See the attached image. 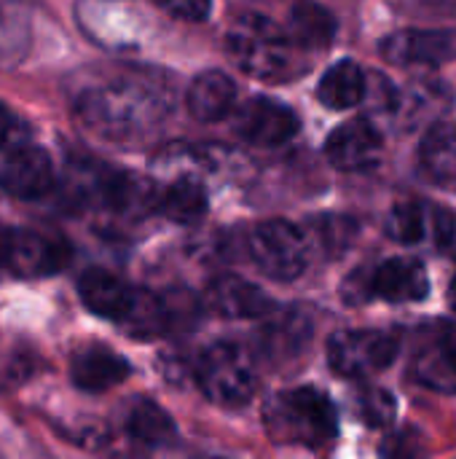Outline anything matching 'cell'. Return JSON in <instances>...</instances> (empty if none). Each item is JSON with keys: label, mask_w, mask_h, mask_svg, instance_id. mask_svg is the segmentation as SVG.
Returning <instances> with one entry per match:
<instances>
[{"label": "cell", "mask_w": 456, "mask_h": 459, "mask_svg": "<svg viewBox=\"0 0 456 459\" xmlns=\"http://www.w3.org/2000/svg\"><path fill=\"white\" fill-rule=\"evenodd\" d=\"M449 301H452V307L456 309V277L452 280V290H449Z\"/></svg>", "instance_id": "cell-31"}, {"label": "cell", "mask_w": 456, "mask_h": 459, "mask_svg": "<svg viewBox=\"0 0 456 459\" xmlns=\"http://www.w3.org/2000/svg\"><path fill=\"white\" fill-rule=\"evenodd\" d=\"M30 13L32 0H0V65H13L24 56Z\"/></svg>", "instance_id": "cell-23"}, {"label": "cell", "mask_w": 456, "mask_h": 459, "mask_svg": "<svg viewBox=\"0 0 456 459\" xmlns=\"http://www.w3.org/2000/svg\"><path fill=\"white\" fill-rule=\"evenodd\" d=\"M247 250L253 264L277 282L298 280L309 264V239L290 221H266L255 226Z\"/></svg>", "instance_id": "cell-5"}, {"label": "cell", "mask_w": 456, "mask_h": 459, "mask_svg": "<svg viewBox=\"0 0 456 459\" xmlns=\"http://www.w3.org/2000/svg\"><path fill=\"white\" fill-rule=\"evenodd\" d=\"M382 132L368 118H352L336 126L325 143L328 161L341 172H363L379 164Z\"/></svg>", "instance_id": "cell-10"}, {"label": "cell", "mask_w": 456, "mask_h": 459, "mask_svg": "<svg viewBox=\"0 0 456 459\" xmlns=\"http://www.w3.org/2000/svg\"><path fill=\"white\" fill-rule=\"evenodd\" d=\"M207 304L228 320H255L274 309L269 293L237 274H223L212 280L207 288Z\"/></svg>", "instance_id": "cell-13"}, {"label": "cell", "mask_w": 456, "mask_h": 459, "mask_svg": "<svg viewBox=\"0 0 456 459\" xmlns=\"http://www.w3.org/2000/svg\"><path fill=\"white\" fill-rule=\"evenodd\" d=\"M314 234L320 239V245L331 253V255H339L349 247V242L355 239L357 234V226L352 218H341V215H328V218H320L314 223Z\"/></svg>", "instance_id": "cell-27"}, {"label": "cell", "mask_w": 456, "mask_h": 459, "mask_svg": "<svg viewBox=\"0 0 456 459\" xmlns=\"http://www.w3.org/2000/svg\"><path fill=\"white\" fill-rule=\"evenodd\" d=\"M285 32L296 48L320 51V48L331 46V40L336 35V19L331 16L328 8H323L317 3H298L290 11Z\"/></svg>", "instance_id": "cell-20"}, {"label": "cell", "mask_w": 456, "mask_h": 459, "mask_svg": "<svg viewBox=\"0 0 456 459\" xmlns=\"http://www.w3.org/2000/svg\"><path fill=\"white\" fill-rule=\"evenodd\" d=\"M430 223H433V231H435V242H438L441 247H443V245H449V242L454 239L456 223H454V215H452L449 210L433 207V210H430Z\"/></svg>", "instance_id": "cell-30"}, {"label": "cell", "mask_w": 456, "mask_h": 459, "mask_svg": "<svg viewBox=\"0 0 456 459\" xmlns=\"http://www.w3.org/2000/svg\"><path fill=\"white\" fill-rule=\"evenodd\" d=\"M293 48L285 27L261 13H245L228 30L231 59L261 81H282L293 67Z\"/></svg>", "instance_id": "cell-3"}, {"label": "cell", "mask_w": 456, "mask_h": 459, "mask_svg": "<svg viewBox=\"0 0 456 459\" xmlns=\"http://www.w3.org/2000/svg\"><path fill=\"white\" fill-rule=\"evenodd\" d=\"M129 360L102 344H89L78 350L70 360V379L83 393H105L129 379Z\"/></svg>", "instance_id": "cell-12"}, {"label": "cell", "mask_w": 456, "mask_h": 459, "mask_svg": "<svg viewBox=\"0 0 456 459\" xmlns=\"http://www.w3.org/2000/svg\"><path fill=\"white\" fill-rule=\"evenodd\" d=\"M366 86L368 78L363 67L352 59H341L333 67H328L325 75L320 78L317 97L331 110H349L366 100Z\"/></svg>", "instance_id": "cell-18"}, {"label": "cell", "mask_w": 456, "mask_h": 459, "mask_svg": "<svg viewBox=\"0 0 456 459\" xmlns=\"http://www.w3.org/2000/svg\"><path fill=\"white\" fill-rule=\"evenodd\" d=\"M73 258L67 239L27 229L0 231V269L16 277H46L65 269Z\"/></svg>", "instance_id": "cell-6"}, {"label": "cell", "mask_w": 456, "mask_h": 459, "mask_svg": "<svg viewBox=\"0 0 456 459\" xmlns=\"http://www.w3.org/2000/svg\"><path fill=\"white\" fill-rule=\"evenodd\" d=\"M156 207L164 218L175 223H199L207 212V188L202 186V180L180 175L156 196Z\"/></svg>", "instance_id": "cell-19"}, {"label": "cell", "mask_w": 456, "mask_h": 459, "mask_svg": "<svg viewBox=\"0 0 456 459\" xmlns=\"http://www.w3.org/2000/svg\"><path fill=\"white\" fill-rule=\"evenodd\" d=\"M425 172L438 183L456 180V124L438 121L427 129L419 145Z\"/></svg>", "instance_id": "cell-21"}, {"label": "cell", "mask_w": 456, "mask_h": 459, "mask_svg": "<svg viewBox=\"0 0 456 459\" xmlns=\"http://www.w3.org/2000/svg\"><path fill=\"white\" fill-rule=\"evenodd\" d=\"M78 293L89 312L121 323L134 301L137 288H132L129 282H124L121 277L110 274L105 269H89L78 280Z\"/></svg>", "instance_id": "cell-16"}, {"label": "cell", "mask_w": 456, "mask_h": 459, "mask_svg": "<svg viewBox=\"0 0 456 459\" xmlns=\"http://www.w3.org/2000/svg\"><path fill=\"white\" fill-rule=\"evenodd\" d=\"M384 56L392 62L438 65L456 56L454 30H406L384 40Z\"/></svg>", "instance_id": "cell-14"}, {"label": "cell", "mask_w": 456, "mask_h": 459, "mask_svg": "<svg viewBox=\"0 0 456 459\" xmlns=\"http://www.w3.org/2000/svg\"><path fill=\"white\" fill-rule=\"evenodd\" d=\"M360 420L368 425V428H384L395 420V411H398V403L395 398L382 390V387H368L357 395V403H355Z\"/></svg>", "instance_id": "cell-26"}, {"label": "cell", "mask_w": 456, "mask_h": 459, "mask_svg": "<svg viewBox=\"0 0 456 459\" xmlns=\"http://www.w3.org/2000/svg\"><path fill=\"white\" fill-rule=\"evenodd\" d=\"M368 296L384 299L392 304H411L422 301L430 293V277L422 261L417 258H390L379 264L371 274H366Z\"/></svg>", "instance_id": "cell-11"}, {"label": "cell", "mask_w": 456, "mask_h": 459, "mask_svg": "<svg viewBox=\"0 0 456 459\" xmlns=\"http://www.w3.org/2000/svg\"><path fill=\"white\" fill-rule=\"evenodd\" d=\"M169 16L185 19V22H199L210 13L212 0H156Z\"/></svg>", "instance_id": "cell-28"}, {"label": "cell", "mask_w": 456, "mask_h": 459, "mask_svg": "<svg viewBox=\"0 0 456 459\" xmlns=\"http://www.w3.org/2000/svg\"><path fill=\"white\" fill-rule=\"evenodd\" d=\"M81 121L108 140L148 132L169 113V91L153 75L121 73L86 86L75 100Z\"/></svg>", "instance_id": "cell-1"}, {"label": "cell", "mask_w": 456, "mask_h": 459, "mask_svg": "<svg viewBox=\"0 0 456 459\" xmlns=\"http://www.w3.org/2000/svg\"><path fill=\"white\" fill-rule=\"evenodd\" d=\"M0 188L13 199H40L54 188V167L43 148L16 145L0 167Z\"/></svg>", "instance_id": "cell-9"}, {"label": "cell", "mask_w": 456, "mask_h": 459, "mask_svg": "<svg viewBox=\"0 0 456 459\" xmlns=\"http://www.w3.org/2000/svg\"><path fill=\"white\" fill-rule=\"evenodd\" d=\"M196 382L202 393L226 409L245 406L258 387V374L250 352H245L239 344L218 342L204 350L196 366Z\"/></svg>", "instance_id": "cell-4"}, {"label": "cell", "mask_w": 456, "mask_h": 459, "mask_svg": "<svg viewBox=\"0 0 456 459\" xmlns=\"http://www.w3.org/2000/svg\"><path fill=\"white\" fill-rule=\"evenodd\" d=\"M22 134H24L22 121L5 105H0V151H11L22 145Z\"/></svg>", "instance_id": "cell-29"}, {"label": "cell", "mask_w": 456, "mask_h": 459, "mask_svg": "<svg viewBox=\"0 0 456 459\" xmlns=\"http://www.w3.org/2000/svg\"><path fill=\"white\" fill-rule=\"evenodd\" d=\"M298 126L301 121L288 105L266 97L247 100L234 116V132L253 145H282L298 132Z\"/></svg>", "instance_id": "cell-8"}, {"label": "cell", "mask_w": 456, "mask_h": 459, "mask_svg": "<svg viewBox=\"0 0 456 459\" xmlns=\"http://www.w3.org/2000/svg\"><path fill=\"white\" fill-rule=\"evenodd\" d=\"M304 333H306L304 317L301 315H285V317L274 320L271 325H266V333H263L266 352L269 355L290 352L304 342Z\"/></svg>", "instance_id": "cell-25"}, {"label": "cell", "mask_w": 456, "mask_h": 459, "mask_svg": "<svg viewBox=\"0 0 456 459\" xmlns=\"http://www.w3.org/2000/svg\"><path fill=\"white\" fill-rule=\"evenodd\" d=\"M398 358V339L384 331H339L328 342V363L339 377L366 379L390 368Z\"/></svg>", "instance_id": "cell-7"}, {"label": "cell", "mask_w": 456, "mask_h": 459, "mask_svg": "<svg viewBox=\"0 0 456 459\" xmlns=\"http://www.w3.org/2000/svg\"><path fill=\"white\" fill-rule=\"evenodd\" d=\"M234 102H237V83L220 70L202 73L188 89L191 116L207 124L226 118L234 110Z\"/></svg>", "instance_id": "cell-17"}, {"label": "cell", "mask_w": 456, "mask_h": 459, "mask_svg": "<svg viewBox=\"0 0 456 459\" xmlns=\"http://www.w3.org/2000/svg\"><path fill=\"white\" fill-rule=\"evenodd\" d=\"M417 379L443 395H456V325H443L417 352Z\"/></svg>", "instance_id": "cell-15"}, {"label": "cell", "mask_w": 456, "mask_h": 459, "mask_svg": "<svg viewBox=\"0 0 456 459\" xmlns=\"http://www.w3.org/2000/svg\"><path fill=\"white\" fill-rule=\"evenodd\" d=\"M427 226H430V215L427 207L419 202H398L384 223L387 234L400 245H419L427 237Z\"/></svg>", "instance_id": "cell-24"}, {"label": "cell", "mask_w": 456, "mask_h": 459, "mask_svg": "<svg viewBox=\"0 0 456 459\" xmlns=\"http://www.w3.org/2000/svg\"><path fill=\"white\" fill-rule=\"evenodd\" d=\"M126 430L132 436V441L148 446V449H161L175 444L177 438V428L172 422V417L153 401H137L126 417Z\"/></svg>", "instance_id": "cell-22"}, {"label": "cell", "mask_w": 456, "mask_h": 459, "mask_svg": "<svg viewBox=\"0 0 456 459\" xmlns=\"http://www.w3.org/2000/svg\"><path fill=\"white\" fill-rule=\"evenodd\" d=\"M271 441L320 449L339 436V417L331 398L314 387L277 393L263 411Z\"/></svg>", "instance_id": "cell-2"}]
</instances>
